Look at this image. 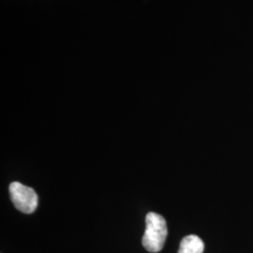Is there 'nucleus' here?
Masks as SVG:
<instances>
[{"label":"nucleus","instance_id":"3","mask_svg":"<svg viewBox=\"0 0 253 253\" xmlns=\"http://www.w3.org/2000/svg\"><path fill=\"white\" fill-rule=\"evenodd\" d=\"M204 250L205 244L199 236L190 235L182 239L178 253H203Z\"/></svg>","mask_w":253,"mask_h":253},{"label":"nucleus","instance_id":"2","mask_svg":"<svg viewBox=\"0 0 253 253\" xmlns=\"http://www.w3.org/2000/svg\"><path fill=\"white\" fill-rule=\"evenodd\" d=\"M10 200L14 207L22 213L31 214L38 207V195L35 190L19 182H12L9 185Z\"/></svg>","mask_w":253,"mask_h":253},{"label":"nucleus","instance_id":"1","mask_svg":"<svg viewBox=\"0 0 253 253\" xmlns=\"http://www.w3.org/2000/svg\"><path fill=\"white\" fill-rule=\"evenodd\" d=\"M168 235L167 224L164 217L150 212L145 217V232L142 243L149 253H159L163 250Z\"/></svg>","mask_w":253,"mask_h":253}]
</instances>
